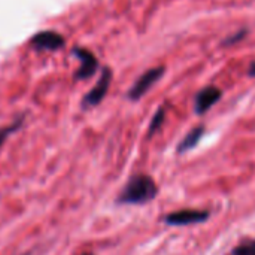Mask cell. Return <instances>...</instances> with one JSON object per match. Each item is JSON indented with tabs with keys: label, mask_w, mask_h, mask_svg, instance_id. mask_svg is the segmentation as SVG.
<instances>
[{
	"label": "cell",
	"mask_w": 255,
	"mask_h": 255,
	"mask_svg": "<svg viewBox=\"0 0 255 255\" xmlns=\"http://www.w3.org/2000/svg\"><path fill=\"white\" fill-rule=\"evenodd\" d=\"M30 43L37 51H57L64 46L66 40L60 33L52 31V30H45V31L36 33L30 39Z\"/></svg>",
	"instance_id": "obj_5"
},
{
	"label": "cell",
	"mask_w": 255,
	"mask_h": 255,
	"mask_svg": "<svg viewBox=\"0 0 255 255\" xmlns=\"http://www.w3.org/2000/svg\"><path fill=\"white\" fill-rule=\"evenodd\" d=\"M158 194V187L152 176L137 173L131 176L117 197L118 205H146Z\"/></svg>",
	"instance_id": "obj_1"
},
{
	"label": "cell",
	"mask_w": 255,
	"mask_h": 255,
	"mask_svg": "<svg viewBox=\"0 0 255 255\" xmlns=\"http://www.w3.org/2000/svg\"><path fill=\"white\" fill-rule=\"evenodd\" d=\"M248 73H250V76H255V61L250 66V69H248Z\"/></svg>",
	"instance_id": "obj_13"
},
{
	"label": "cell",
	"mask_w": 255,
	"mask_h": 255,
	"mask_svg": "<svg viewBox=\"0 0 255 255\" xmlns=\"http://www.w3.org/2000/svg\"><path fill=\"white\" fill-rule=\"evenodd\" d=\"M72 52H73V55L78 57V60L81 63V66L76 70L75 78L76 79H88V78H91L99 69V61H97L96 55L91 51H88V49H85L82 46L73 48Z\"/></svg>",
	"instance_id": "obj_6"
},
{
	"label": "cell",
	"mask_w": 255,
	"mask_h": 255,
	"mask_svg": "<svg viewBox=\"0 0 255 255\" xmlns=\"http://www.w3.org/2000/svg\"><path fill=\"white\" fill-rule=\"evenodd\" d=\"M164 120H166V109L164 108H158V111L155 112V115L152 117L151 123H149V127H148V137H152L160 128L161 126L164 124Z\"/></svg>",
	"instance_id": "obj_9"
},
{
	"label": "cell",
	"mask_w": 255,
	"mask_h": 255,
	"mask_svg": "<svg viewBox=\"0 0 255 255\" xmlns=\"http://www.w3.org/2000/svg\"><path fill=\"white\" fill-rule=\"evenodd\" d=\"M164 75V66H155V67H151L148 69L145 73H142L137 81L133 84V87L128 90L127 96L130 100H139L142 99L154 85L155 82H158Z\"/></svg>",
	"instance_id": "obj_2"
},
{
	"label": "cell",
	"mask_w": 255,
	"mask_h": 255,
	"mask_svg": "<svg viewBox=\"0 0 255 255\" xmlns=\"http://www.w3.org/2000/svg\"><path fill=\"white\" fill-rule=\"evenodd\" d=\"M247 36V30H241V31H238V33H235V34H232V36H229L224 42H223V45L224 46H230V45H235V43H238L239 40H242L244 37Z\"/></svg>",
	"instance_id": "obj_12"
},
{
	"label": "cell",
	"mask_w": 255,
	"mask_h": 255,
	"mask_svg": "<svg viewBox=\"0 0 255 255\" xmlns=\"http://www.w3.org/2000/svg\"><path fill=\"white\" fill-rule=\"evenodd\" d=\"M81 255H94V254H91V253H85V254H81Z\"/></svg>",
	"instance_id": "obj_14"
},
{
	"label": "cell",
	"mask_w": 255,
	"mask_h": 255,
	"mask_svg": "<svg viewBox=\"0 0 255 255\" xmlns=\"http://www.w3.org/2000/svg\"><path fill=\"white\" fill-rule=\"evenodd\" d=\"M221 97H223V91L215 85H208L202 88L194 99V112L197 115L206 114L215 103L220 102Z\"/></svg>",
	"instance_id": "obj_7"
},
{
	"label": "cell",
	"mask_w": 255,
	"mask_h": 255,
	"mask_svg": "<svg viewBox=\"0 0 255 255\" xmlns=\"http://www.w3.org/2000/svg\"><path fill=\"white\" fill-rule=\"evenodd\" d=\"M227 255H255V239L242 241L238 247H235Z\"/></svg>",
	"instance_id": "obj_11"
},
{
	"label": "cell",
	"mask_w": 255,
	"mask_h": 255,
	"mask_svg": "<svg viewBox=\"0 0 255 255\" xmlns=\"http://www.w3.org/2000/svg\"><path fill=\"white\" fill-rule=\"evenodd\" d=\"M111 82H112V70H111V67H103L97 84L82 99V108L90 109V108H94V106L100 105L102 100L106 97V94L109 91Z\"/></svg>",
	"instance_id": "obj_4"
},
{
	"label": "cell",
	"mask_w": 255,
	"mask_h": 255,
	"mask_svg": "<svg viewBox=\"0 0 255 255\" xmlns=\"http://www.w3.org/2000/svg\"><path fill=\"white\" fill-rule=\"evenodd\" d=\"M22 123H24V117H19L18 120H15V121H13V123H10L9 126H6V127L0 128V149L3 148V145H4V142L7 140V137H9L12 133H15L16 130H19V128H21Z\"/></svg>",
	"instance_id": "obj_10"
},
{
	"label": "cell",
	"mask_w": 255,
	"mask_h": 255,
	"mask_svg": "<svg viewBox=\"0 0 255 255\" xmlns=\"http://www.w3.org/2000/svg\"><path fill=\"white\" fill-rule=\"evenodd\" d=\"M203 134H205V126H197V127L191 128V130L184 136V139L179 142L178 149H176L178 154H184V152H188V151H191L193 148H196L197 143L202 140Z\"/></svg>",
	"instance_id": "obj_8"
},
{
	"label": "cell",
	"mask_w": 255,
	"mask_h": 255,
	"mask_svg": "<svg viewBox=\"0 0 255 255\" xmlns=\"http://www.w3.org/2000/svg\"><path fill=\"white\" fill-rule=\"evenodd\" d=\"M211 212L209 211H199V209H181L167 214L163 221L167 226L173 227H182V226H191V224H203L209 220Z\"/></svg>",
	"instance_id": "obj_3"
},
{
	"label": "cell",
	"mask_w": 255,
	"mask_h": 255,
	"mask_svg": "<svg viewBox=\"0 0 255 255\" xmlns=\"http://www.w3.org/2000/svg\"><path fill=\"white\" fill-rule=\"evenodd\" d=\"M24 255H28V254H24Z\"/></svg>",
	"instance_id": "obj_15"
}]
</instances>
